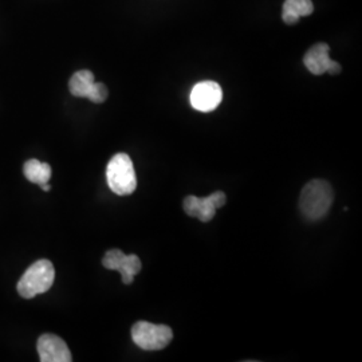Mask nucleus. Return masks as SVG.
<instances>
[{
    "label": "nucleus",
    "instance_id": "obj_10",
    "mask_svg": "<svg viewBox=\"0 0 362 362\" xmlns=\"http://www.w3.org/2000/svg\"><path fill=\"white\" fill-rule=\"evenodd\" d=\"M314 11L311 0H285L282 18L286 25H296L302 16H309Z\"/></svg>",
    "mask_w": 362,
    "mask_h": 362
},
{
    "label": "nucleus",
    "instance_id": "obj_14",
    "mask_svg": "<svg viewBox=\"0 0 362 362\" xmlns=\"http://www.w3.org/2000/svg\"><path fill=\"white\" fill-rule=\"evenodd\" d=\"M40 188H42L43 191H46V192H49V191L52 189V187H50V184H49V182H46V184H42V185H40Z\"/></svg>",
    "mask_w": 362,
    "mask_h": 362
},
{
    "label": "nucleus",
    "instance_id": "obj_5",
    "mask_svg": "<svg viewBox=\"0 0 362 362\" xmlns=\"http://www.w3.org/2000/svg\"><path fill=\"white\" fill-rule=\"evenodd\" d=\"M103 264L107 270H115L121 274L125 285L133 284L134 275L141 272V260L137 255H125L121 250H109L103 259Z\"/></svg>",
    "mask_w": 362,
    "mask_h": 362
},
{
    "label": "nucleus",
    "instance_id": "obj_12",
    "mask_svg": "<svg viewBox=\"0 0 362 362\" xmlns=\"http://www.w3.org/2000/svg\"><path fill=\"white\" fill-rule=\"evenodd\" d=\"M94 74L89 70H79L73 77L70 78L69 89L74 97L88 98L91 88L94 85Z\"/></svg>",
    "mask_w": 362,
    "mask_h": 362
},
{
    "label": "nucleus",
    "instance_id": "obj_6",
    "mask_svg": "<svg viewBox=\"0 0 362 362\" xmlns=\"http://www.w3.org/2000/svg\"><path fill=\"white\" fill-rule=\"evenodd\" d=\"M223 100V91L219 83L214 81H203L194 85V89L191 91V105L192 107L208 113L215 110Z\"/></svg>",
    "mask_w": 362,
    "mask_h": 362
},
{
    "label": "nucleus",
    "instance_id": "obj_9",
    "mask_svg": "<svg viewBox=\"0 0 362 362\" xmlns=\"http://www.w3.org/2000/svg\"><path fill=\"white\" fill-rule=\"evenodd\" d=\"M184 211L192 216V218H197L203 223H207L214 219L216 209L215 207L211 196L207 197H196V196H187L184 199Z\"/></svg>",
    "mask_w": 362,
    "mask_h": 362
},
{
    "label": "nucleus",
    "instance_id": "obj_2",
    "mask_svg": "<svg viewBox=\"0 0 362 362\" xmlns=\"http://www.w3.org/2000/svg\"><path fill=\"white\" fill-rule=\"evenodd\" d=\"M55 279V270L52 262L39 259L33 263L18 282V293L22 298L33 299L52 288Z\"/></svg>",
    "mask_w": 362,
    "mask_h": 362
},
{
    "label": "nucleus",
    "instance_id": "obj_4",
    "mask_svg": "<svg viewBox=\"0 0 362 362\" xmlns=\"http://www.w3.org/2000/svg\"><path fill=\"white\" fill-rule=\"evenodd\" d=\"M173 338V332L167 325H155L139 321L132 327L133 342L143 350H161L167 348Z\"/></svg>",
    "mask_w": 362,
    "mask_h": 362
},
{
    "label": "nucleus",
    "instance_id": "obj_1",
    "mask_svg": "<svg viewBox=\"0 0 362 362\" xmlns=\"http://www.w3.org/2000/svg\"><path fill=\"white\" fill-rule=\"evenodd\" d=\"M332 185L325 180H311L303 187L299 197V209L303 218L310 221L324 219L333 204Z\"/></svg>",
    "mask_w": 362,
    "mask_h": 362
},
{
    "label": "nucleus",
    "instance_id": "obj_7",
    "mask_svg": "<svg viewBox=\"0 0 362 362\" xmlns=\"http://www.w3.org/2000/svg\"><path fill=\"white\" fill-rule=\"evenodd\" d=\"M330 47L326 43H317L306 52L303 58V64L308 67V70L314 76H322L325 73L329 74H339L341 65L332 61L329 57Z\"/></svg>",
    "mask_w": 362,
    "mask_h": 362
},
{
    "label": "nucleus",
    "instance_id": "obj_13",
    "mask_svg": "<svg viewBox=\"0 0 362 362\" xmlns=\"http://www.w3.org/2000/svg\"><path fill=\"white\" fill-rule=\"evenodd\" d=\"M107 95H109V91H107V88L105 86L104 83L94 82L90 93H89V95H88V98L90 100L91 103H94V104H103V103L106 101Z\"/></svg>",
    "mask_w": 362,
    "mask_h": 362
},
{
    "label": "nucleus",
    "instance_id": "obj_8",
    "mask_svg": "<svg viewBox=\"0 0 362 362\" xmlns=\"http://www.w3.org/2000/svg\"><path fill=\"white\" fill-rule=\"evenodd\" d=\"M37 349L39 360L42 362H70L73 360L65 341L55 334L39 337Z\"/></svg>",
    "mask_w": 362,
    "mask_h": 362
},
{
    "label": "nucleus",
    "instance_id": "obj_11",
    "mask_svg": "<svg viewBox=\"0 0 362 362\" xmlns=\"http://www.w3.org/2000/svg\"><path fill=\"white\" fill-rule=\"evenodd\" d=\"M23 173L26 179L38 185L46 184L52 179V167L47 163H40L39 160H28L23 165Z\"/></svg>",
    "mask_w": 362,
    "mask_h": 362
},
{
    "label": "nucleus",
    "instance_id": "obj_3",
    "mask_svg": "<svg viewBox=\"0 0 362 362\" xmlns=\"http://www.w3.org/2000/svg\"><path fill=\"white\" fill-rule=\"evenodd\" d=\"M109 188L118 196L132 194L137 188V177L133 161L127 153H117L112 157L106 168Z\"/></svg>",
    "mask_w": 362,
    "mask_h": 362
}]
</instances>
